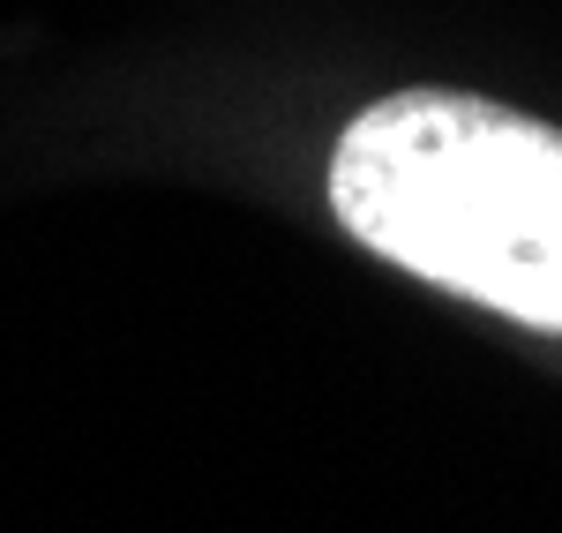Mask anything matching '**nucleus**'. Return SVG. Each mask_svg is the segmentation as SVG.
<instances>
[{
  "label": "nucleus",
  "instance_id": "nucleus-1",
  "mask_svg": "<svg viewBox=\"0 0 562 533\" xmlns=\"http://www.w3.org/2000/svg\"><path fill=\"white\" fill-rule=\"evenodd\" d=\"M330 219L383 264L562 338V129L480 90H390L330 143Z\"/></svg>",
  "mask_w": 562,
  "mask_h": 533
}]
</instances>
